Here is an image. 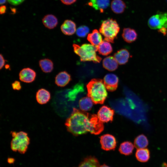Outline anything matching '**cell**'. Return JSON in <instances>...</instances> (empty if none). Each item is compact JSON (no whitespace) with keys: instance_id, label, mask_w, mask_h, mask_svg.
<instances>
[{"instance_id":"cell-3","label":"cell","mask_w":167,"mask_h":167,"mask_svg":"<svg viewBox=\"0 0 167 167\" xmlns=\"http://www.w3.org/2000/svg\"><path fill=\"white\" fill-rule=\"evenodd\" d=\"M74 52L80 58L81 61H92L94 63L100 62L101 58L96 53V48L92 44H84L81 45L73 44Z\"/></svg>"},{"instance_id":"cell-28","label":"cell","mask_w":167,"mask_h":167,"mask_svg":"<svg viewBox=\"0 0 167 167\" xmlns=\"http://www.w3.org/2000/svg\"><path fill=\"white\" fill-rule=\"evenodd\" d=\"M89 32V28L84 25L81 26L77 28L76 34L78 36L81 37H85Z\"/></svg>"},{"instance_id":"cell-17","label":"cell","mask_w":167,"mask_h":167,"mask_svg":"<svg viewBox=\"0 0 167 167\" xmlns=\"http://www.w3.org/2000/svg\"><path fill=\"white\" fill-rule=\"evenodd\" d=\"M150 151L147 148L137 149L135 153L136 159L142 163L148 162L150 158Z\"/></svg>"},{"instance_id":"cell-10","label":"cell","mask_w":167,"mask_h":167,"mask_svg":"<svg viewBox=\"0 0 167 167\" xmlns=\"http://www.w3.org/2000/svg\"><path fill=\"white\" fill-rule=\"evenodd\" d=\"M36 77V73L32 69L28 67L23 69L19 74V79L26 83H31L34 81Z\"/></svg>"},{"instance_id":"cell-12","label":"cell","mask_w":167,"mask_h":167,"mask_svg":"<svg viewBox=\"0 0 167 167\" xmlns=\"http://www.w3.org/2000/svg\"><path fill=\"white\" fill-rule=\"evenodd\" d=\"M60 28L64 34L68 36L73 35L76 30L75 23L72 20L68 19L64 21Z\"/></svg>"},{"instance_id":"cell-13","label":"cell","mask_w":167,"mask_h":167,"mask_svg":"<svg viewBox=\"0 0 167 167\" xmlns=\"http://www.w3.org/2000/svg\"><path fill=\"white\" fill-rule=\"evenodd\" d=\"M37 102L41 105L46 104L50 100L51 94L49 91L45 88L39 89L36 92V96Z\"/></svg>"},{"instance_id":"cell-14","label":"cell","mask_w":167,"mask_h":167,"mask_svg":"<svg viewBox=\"0 0 167 167\" xmlns=\"http://www.w3.org/2000/svg\"><path fill=\"white\" fill-rule=\"evenodd\" d=\"M130 57L129 52L125 49L118 50L114 54V57L120 65L126 64L128 62Z\"/></svg>"},{"instance_id":"cell-27","label":"cell","mask_w":167,"mask_h":167,"mask_svg":"<svg viewBox=\"0 0 167 167\" xmlns=\"http://www.w3.org/2000/svg\"><path fill=\"white\" fill-rule=\"evenodd\" d=\"M93 101L88 96L83 97L79 102V107L82 111H87L90 110L93 106Z\"/></svg>"},{"instance_id":"cell-23","label":"cell","mask_w":167,"mask_h":167,"mask_svg":"<svg viewBox=\"0 0 167 167\" xmlns=\"http://www.w3.org/2000/svg\"><path fill=\"white\" fill-rule=\"evenodd\" d=\"M134 147L131 142L124 141L120 144L118 150L121 154L125 156H129L132 154Z\"/></svg>"},{"instance_id":"cell-16","label":"cell","mask_w":167,"mask_h":167,"mask_svg":"<svg viewBox=\"0 0 167 167\" xmlns=\"http://www.w3.org/2000/svg\"><path fill=\"white\" fill-rule=\"evenodd\" d=\"M118 63L114 57L109 56L105 58L103 61V67L110 71L115 70L118 67Z\"/></svg>"},{"instance_id":"cell-5","label":"cell","mask_w":167,"mask_h":167,"mask_svg":"<svg viewBox=\"0 0 167 167\" xmlns=\"http://www.w3.org/2000/svg\"><path fill=\"white\" fill-rule=\"evenodd\" d=\"M120 29L119 25L115 19H109L102 22L99 32L104 36L105 41L113 43Z\"/></svg>"},{"instance_id":"cell-18","label":"cell","mask_w":167,"mask_h":167,"mask_svg":"<svg viewBox=\"0 0 167 167\" xmlns=\"http://www.w3.org/2000/svg\"><path fill=\"white\" fill-rule=\"evenodd\" d=\"M42 21L45 27L49 29H52L56 27L58 22L57 17L52 14L45 16L42 19Z\"/></svg>"},{"instance_id":"cell-34","label":"cell","mask_w":167,"mask_h":167,"mask_svg":"<svg viewBox=\"0 0 167 167\" xmlns=\"http://www.w3.org/2000/svg\"><path fill=\"white\" fill-rule=\"evenodd\" d=\"M6 7L5 5L1 6L0 7V12L1 14H4L6 11Z\"/></svg>"},{"instance_id":"cell-37","label":"cell","mask_w":167,"mask_h":167,"mask_svg":"<svg viewBox=\"0 0 167 167\" xmlns=\"http://www.w3.org/2000/svg\"><path fill=\"white\" fill-rule=\"evenodd\" d=\"M99 167H110L105 164H104L101 165H100Z\"/></svg>"},{"instance_id":"cell-32","label":"cell","mask_w":167,"mask_h":167,"mask_svg":"<svg viewBox=\"0 0 167 167\" xmlns=\"http://www.w3.org/2000/svg\"><path fill=\"white\" fill-rule=\"evenodd\" d=\"M0 69L1 70L5 64V60L2 54H0Z\"/></svg>"},{"instance_id":"cell-33","label":"cell","mask_w":167,"mask_h":167,"mask_svg":"<svg viewBox=\"0 0 167 167\" xmlns=\"http://www.w3.org/2000/svg\"><path fill=\"white\" fill-rule=\"evenodd\" d=\"M158 32L162 33L165 36L167 34V28L165 27H162L159 29Z\"/></svg>"},{"instance_id":"cell-35","label":"cell","mask_w":167,"mask_h":167,"mask_svg":"<svg viewBox=\"0 0 167 167\" xmlns=\"http://www.w3.org/2000/svg\"><path fill=\"white\" fill-rule=\"evenodd\" d=\"M7 161L10 164L13 163L15 161V159L13 158H9L8 159Z\"/></svg>"},{"instance_id":"cell-29","label":"cell","mask_w":167,"mask_h":167,"mask_svg":"<svg viewBox=\"0 0 167 167\" xmlns=\"http://www.w3.org/2000/svg\"><path fill=\"white\" fill-rule=\"evenodd\" d=\"M12 88L14 90H19L22 88V86L19 81L16 80L11 84Z\"/></svg>"},{"instance_id":"cell-19","label":"cell","mask_w":167,"mask_h":167,"mask_svg":"<svg viewBox=\"0 0 167 167\" xmlns=\"http://www.w3.org/2000/svg\"><path fill=\"white\" fill-rule=\"evenodd\" d=\"M87 39L92 45L96 47H97L102 41L101 33L97 29L93 30L91 33L88 34Z\"/></svg>"},{"instance_id":"cell-20","label":"cell","mask_w":167,"mask_h":167,"mask_svg":"<svg viewBox=\"0 0 167 167\" xmlns=\"http://www.w3.org/2000/svg\"><path fill=\"white\" fill-rule=\"evenodd\" d=\"M100 163L94 156H89L85 158L78 167H99Z\"/></svg>"},{"instance_id":"cell-24","label":"cell","mask_w":167,"mask_h":167,"mask_svg":"<svg viewBox=\"0 0 167 167\" xmlns=\"http://www.w3.org/2000/svg\"><path fill=\"white\" fill-rule=\"evenodd\" d=\"M112 11L116 14H121L125 11L126 6L125 3L122 0H113L111 4Z\"/></svg>"},{"instance_id":"cell-9","label":"cell","mask_w":167,"mask_h":167,"mask_svg":"<svg viewBox=\"0 0 167 167\" xmlns=\"http://www.w3.org/2000/svg\"><path fill=\"white\" fill-rule=\"evenodd\" d=\"M103 82L107 89L108 91L113 92L118 88V78L115 74L109 73L105 76Z\"/></svg>"},{"instance_id":"cell-22","label":"cell","mask_w":167,"mask_h":167,"mask_svg":"<svg viewBox=\"0 0 167 167\" xmlns=\"http://www.w3.org/2000/svg\"><path fill=\"white\" fill-rule=\"evenodd\" d=\"M99 54L104 56L110 54L113 51L112 47L109 42L105 41H102L96 47Z\"/></svg>"},{"instance_id":"cell-8","label":"cell","mask_w":167,"mask_h":167,"mask_svg":"<svg viewBox=\"0 0 167 167\" xmlns=\"http://www.w3.org/2000/svg\"><path fill=\"white\" fill-rule=\"evenodd\" d=\"M114 113L113 109L107 106L103 105L99 110L97 116L102 122H107L112 121Z\"/></svg>"},{"instance_id":"cell-7","label":"cell","mask_w":167,"mask_h":167,"mask_svg":"<svg viewBox=\"0 0 167 167\" xmlns=\"http://www.w3.org/2000/svg\"><path fill=\"white\" fill-rule=\"evenodd\" d=\"M100 142L101 148L106 151L114 150L117 145V141L113 135L106 134L100 137Z\"/></svg>"},{"instance_id":"cell-2","label":"cell","mask_w":167,"mask_h":167,"mask_svg":"<svg viewBox=\"0 0 167 167\" xmlns=\"http://www.w3.org/2000/svg\"><path fill=\"white\" fill-rule=\"evenodd\" d=\"M88 96L95 104H103L107 96L106 88L102 80L94 79L87 84Z\"/></svg>"},{"instance_id":"cell-15","label":"cell","mask_w":167,"mask_h":167,"mask_svg":"<svg viewBox=\"0 0 167 167\" xmlns=\"http://www.w3.org/2000/svg\"><path fill=\"white\" fill-rule=\"evenodd\" d=\"M122 36L126 42L131 43L137 40L138 34L134 29L130 28H125L123 29Z\"/></svg>"},{"instance_id":"cell-4","label":"cell","mask_w":167,"mask_h":167,"mask_svg":"<svg viewBox=\"0 0 167 167\" xmlns=\"http://www.w3.org/2000/svg\"><path fill=\"white\" fill-rule=\"evenodd\" d=\"M11 133L12 137L11 143V150L14 152L18 151L21 154L25 153L30 142L28 133L23 131H12Z\"/></svg>"},{"instance_id":"cell-31","label":"cell","mask_w":167,"mask_h":167,"mask_svg":"<svg viewBox=\"0 0 167 167\" xmlns=\"http://www.w3.org/2000/svg\"><path fill=\"white\" fill-rule=\"evenodd\" d=\"M77 0H60L61 2L66 5H70L75 2Z\"/></svg>"},{"instance_id":"cell-21","label":"cell","mask_w":167,"mask_h":167,"mask_svg":"<svg viewBox=\"0 0 167 167\" xmlns=\"http://www.w3.org/2000/svg\"><path fill=\"white\" fill-rule=\"evenodd\" d=\"M109 0H90L89 5L96 10L103 11L109 5Z\"/></svg>"},{"instance_id":"cell-36","label":"cell","mask_w":167,"mask_h":167,"mask_svg":"<svg viewBox=\"0 0 167 167\" xmlns=\"http://www.w3.org/2000/svg\"><path fill=\"white\" fill-rule=\"evenodd\" d=\"M6 0H0V3L1 5L2 4L5 3L6 2Z\"/></svg>"},{"instance_id":"cell-25","label":"cell","mask_w":167,"mask_h":167,"mask_svg":"<svg viewBox=\"0 0 167 167\" xmlns=\"http://www.w3.org/2000/svg\"><path fill=\"white\" fill-rule=\"evenodd\" d=\"M39 65L42 71L45 73L51 72L54 69V63L52 60L48 58H44L39 61Z\"/></svg>"},{"instance_id":"cell-11","label":"cell","mask_w":167,"mask_h":167,"mask_svg":"<svg viewBox=\"0 0 167 167\" xmlns=\"http://www.w3.org/2000/svg\"><path fill=\"white\" fill-rule=\"evenodd\" d=\"M55 83L58 86L64 87L71 80L70 75L64 71L59 72L55 76Z\"/></svg>"},{"instance_id":"cell-6","label":"cell","mask_w":167,"mask_h":167,"mask_svg":"<svg viewBox=\"0 0 167 167\" xmlns=\"http://www.w3.org/2000/svg\"><path fill=\"white\" fill-rule=\"evenodd\" d=\"M148 24L152 29H159L162 27L167 28V12H158L149 18Z\"/></svg>"},{"instance_id":"cell-1","label":"cell","mask_w":167,"mask_h":167,"mask_svg":"<svg viewBox=\"0 0 167 167\" xmlns=\"http://www.w3.org/2000/svg\"><path fill=\"white\" fill-rule=\"evenodd\" d=\"M67 130L75 136L86 134L88 132L97 135L104 130L103 122L95 114H91L75 108L65 122Z\"/></svg>"},{"instance_id":"cell-26","label":"cell","mask_w":167,"mask_h":167,"mask_svg":"<svg viewBox=\"0 0 167 167\" xmlns=\"http://www.w3.org/2000/svg\"><path fill=\"white\" fill-rule=\"evenodd\" d=\"M148 144V139L146 136L143 134L138 135L134 140V146L137 149L145 148Z\"/></svg>"},{"instance_id":"cell-30","label":"cell","mask_w":167,"mask_h":167,"mask_svg":"<svg viewBox=\"0 0 167 167\" xmlns=\"http://www.w3.org/2000/svg\"><path fill=\"white\" fill-rule=\"evenodd\" d=\"M8 2L10 4L14 5L17 6L20 4L22 3L25 0H7Z\"/></svg>"}]
</instances>
